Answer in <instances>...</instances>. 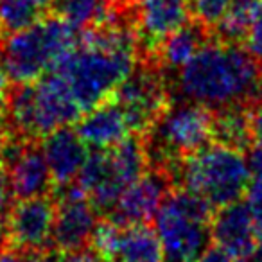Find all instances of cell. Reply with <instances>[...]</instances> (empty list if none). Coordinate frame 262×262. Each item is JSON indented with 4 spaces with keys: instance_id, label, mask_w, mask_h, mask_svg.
Returning <instances> with one entry per match:
<instances>
[{
    "instance_id": "obj_1",
    "label": "cell",
    "mask_w": 262,
    "mask_h": 262,
    "mask_svg": "<svg viewBox=\"0 0 262 262\" xmlns=\"http://www.w3.org/2000/svg\"><path fill=\"white\" fill-rule=\"evenodd\" d=\"M171 86L182 101L200 102L212 110L253 106L262 99V65L241 45L212 38L176 74Z\"/></svg>"
},
{
    "instance_id": "obj_2",
    "label": "cell",
    "mask_w": 262,
    "mask_h": 262,
    "mask_svg": "<svg viewBox=\"0 0 262 262\" xmlns=\"http://www.w3.org/2000/svg\"><path fill=\"white\" fill-rule=\"evenodd\" d=\"M83 110L74 99L67 81L56 70L31 83H13L2 122L6 135L22 140H41L76 122Z\"/></svg>"
},
{
    "instance_id": "obj_3",
    "label": "cell",
    "mask_w": 262,
    "mask_h": 262,
    "mask_svg": "<svg viewBox=\"0 0 262 262\" xmlns=\"http://www.w3.org/2000/svg\"><path fill=\"white\" fill-rule=\"evenodd\" d=\"M79 31L51 15L0 41V61L13 83H31L47 74L76 47Z\"/></svg>"
},
{
    "instance_id": "obj_4",
    "label": "cell",
    "mask_w": 262,
    "mask_h": 262,
    "mask_svg": "<svg viewBox=\"0 0 262 262\" xmlns=\"http://www.w3.org/2000/svg\"><path fill=\"white\" fill-rule=\"evenodd\" d=\"M214 110L200 102H174L142 135L151 167L165 169L174 178L185 158L212 144ZM176 183V182H174Z\"/></svg>"
},
{
    "instance_id": "obj_5",
    "label": "cell",
    "mask_w": 262,
    "mask_h": 262,
    "mask_svg": "<svg viewBox=\"0 0 262 262\" xmlns=\"http://www.w3.org/2000/svg\"><path fill=\"white\" fill-rule=\"evenodd\" d=\"M214 207L200 194L172 187L155 215L165 262H196L212 243Z\"/></svg>"
},
{
    "instance_id": "obj_6",
    "label": "cell",
    "mask_w": 262,
    "mask_h": 262,
    "mask_svg": "<svg viewBox=\"0 0 262 262\" xmlns=\"http://www.w3.org/2000/svg\"><path fill=\"white\" fill-rule=\"evenodd\" d=\"M174 182L176 187H185L214 208H221L246 194L251 167L243 151L212 142L178 165Z\"/></svg>"
},
{
    "instance_id": "obj_7",
    "label": "cell",
    "mask_w": 262,
    "mask_h": 262,
    "mask_svg": "<svg viewBox=\"0 0 262 262\" xmlns=\"http://www.w3.org/2000/svg\"><path fill=\"white\" fill-rule=\"evenodd\" d=\"M110 97L122 108L131 133L137 135H144L174 101L171 81L142 61H137L135 69Z\"/></svg>"
},
{
    "instance_id": "obj_8",
    "label": "cell",
    "mask_w": 262,
    "mask_h": 262,
    "mask_svg": "<svg viewBox=\"0 0 262 262\" xmlns=\"http://www.w3.org/2000/svg\"><path fill=\"white\" fill-rule=\"evenodd\" d=\"M0 158L9 169L13 196L16 200L52 194L54 182L41 149V140H22L6 135Z\"/></svg>"
},
{
    "instance_id": "obj_9",
    "label": "cell",
    "mask_w": 262,
    "mask_h": 262,
    "mask_svg": "<svg viewBox=\"0 0 262 262\" xmlns=\"http://www.w3.org/2000/svg\"><path fill=\"white\" fill-rule=\"evenodd\" d=\"M56 219V198L52 194L18 200L6 217L9 244L16 251H38L52 248Z\"/></svg>"
},
{
    "instance_id": "obj_10",
    "label": "cell",
    "mask_w": 262,
    "mask_h": 262,
    "mask_svg": "<svg viewBox=\"0 0 262 262\" xmlns=\"http://www.w3.org/2000/svg\"><path fill=\"white\" fill-rule=\"evenodd\" d=\"M97 221V210L76 182L61 187V194L56 198L52 248L67 253L90 244Z\"/></svg>"
},
{
    "instance_id": "obj_11",
    "label": "cell",
    "mask_w": 262,
    "mask_h": 262,
    "mask_svg": "<svg viewBox=\"0 0 262 262\" xmlns=\"http://www.w3.org/2000/svg\"><path fill=\"white\" fill-rule=\"evenodd\" d=\"M172 187L176 183L171 172L149 165L139 180L124 189L108 217L120 226L149 225Z\"/></svg>"
},
{
    "instance_id": "obj_12",
    "label": "cell",
    "mask_w": 262,
    "mask_h": 262,
    "mask_svg": "<svg viewBox=\"0 0 262 262\" xmlns=\"http://www.w3.org/2000/svg\"><path fill=\"white\" fill-rule=\"evenodd\" d=\"M192 18V0H137L133 20L139 38V58L149 54L167 34Z\"/></svg>"
},
{
    "instance_id": "obj_13",
    "label": "cell",
    "mask_w": 262,
    "mask_h": 262,
    "mask_svg": "<svg viewBox=\"0 0 262 262\" xmlns=\"http://www.w3.org/2000/svg\"><path fill=\"white\" fill-rule=\"evenodd\" d=\"M212 243L223 248L237 262H246L258 246L257 223L248 201H235L221 207L212 215Z\"/></svg>"
},
{
    "instance_id": "obj_14",
    "label": "cell",
    "mask_w": 262,
    "mask_h": 262,
    "mask_svg": "<svg viewBox=\"0 0 262 262\" xmlns=\"http://www.w3.org/2000/svg\"><path fill=\"white\" fill-rule=\"evenodd\" d=\"M210 40V29L207 26H203L200 20L192 18L185 26L176 29L174 33L167 34L149 54L142 56L137 61L147 63V65L160 70L172 84V77Z\"/></svg>"
},
{
    "instance_id": "obj_15",
    "label": "cell",
    "mask_w": 262,
    "mask_h": 262,
    "mask_svg": "<svg viewBox=\"0 0 262 262\" xmlns=\"http://www.w3.org/2000/svg\"><path fill=\"white\" fill-rule=\"evenodd\" d=\"M41 149H43L52 182L59 189L76 182L88 157L86 144L81 140L77 131L69 126L59 127L41 139Z\"/></svg>"
},
{
    "instance_id": "obj_16",
    "label": "cell",
    "mask_w": 262,
    "mask_h": 262,
    "mask_svg": "<svg viewBox=\"0 0 262 262\" xmlns=\"http://www.w3.org/2000/svg\"><path fill=\"white\" fill-rule=\"evenodd\" d=\"M76 122L77 135L94 149H110L131 133L122 108L112 97L84 112Z\"/></svg>"
},
{
    "instance_id": "obj_17",
    "label": "cell",
    "mask_w": 262,
    "mask_h": 262,
    "mask_svg": "<svg viewBox=\"0 0 262 262\" xmlns=\"http://www.w3.org/2000/svg\"><path fill=\"white\" fill-rule=\"evenodd\" d=\"M251 108L248 104H233L214 110L212 142L237 151H250L253 147V124Z\"/></svg>"
},
{
    "instance_id": "obj_18",
    "label": "cell",
    "mask_w": 262,
    "mask_h": 262,
    "mask_svg": "<svg viewBox=\"0 0 262 262\" xmlns=\"http://www.w3.org/2000/svg\"><path fill=\"white\" fill-rule=\"evenodd\" d=\"M115 262H165L157 230L149 225L124 226Z\"/></svg>"
},
{
    "instance_id": "obj_19",
    "label": "cell",
    "mask_w": 262,
    "mask_h": 262,
    "mask_svg": "<svg viewBox=\"0 0 262 262\" xmlns=\"http://www.w3.org/2000/svg\"><path fill=\"white\" fill-rule=\"evenodd\" d=\"M113 0H52V11L77 31L97 24L108 13Z\"/></svg>"
},
{
    "instance_id": "obj_20",
    "label": "cell",
    "mask_w": 262,
    "mask_h": 262,
    "mask_svg": "<svg viewBox=\"0 0 262 262\" xmlns=\"http://www.w3.org/2000/svg\"><path fill=\"white\" fill-rule=\"evenodd\" d=\"M122 232H124V226H120L112 217L104 215L95 225L94 233L90 237V246L95 248L102 255L104 260L115 262L117 251H119L120 246V239H122Z\"/></svg>"
},
{
    "instance_id": "obj_21",
    "label": "cell",
    "mask_w": 262,
    "mask_h": 262,
    "mask_svg": "<svg viewBox=\"0 0 262 262\" xmlns=\"http://www.w3.org/2000/svg\"><path fill=\"white\" fill-rule=\"evenodd\" d=\"M232 0H192V15L208 29L215 26L230 9Z\"/></svg>"
},
{
    "instance_id": "obj_22",
    "label": "cell",
    "mask_w": 262,
    "mask_h": 262,
    "mask_svg": "<svg viewBox=\"0 0 262 262\" xmlns=\"http://www.w3.org/2000/svg\"><path fill=\"white\" fill-rule=\"evenodd\" d=\"M246 51L262 65V0L253 8L250 16V26L244 38Z\"/></svg>"
},
{
    "instance_id": "obj_23",
    "label": "cell",
    "mask_w": 262,
    "mask_h": 262,
    "mask_svg": "<svg viewBox=\"0 0 262 262\" xmlns=\"http://www.w3.org/2000/svg\"><path fill=\"white\" fill-rule=\"evenodd\" d=\"M251 124H253V147L248 153L251 172L262 171V99L251 108Z\"/></svg>"
},
{
    "instance_id": "obj_24",
    "label": "cell",
    "mask_w": 262,
    "mask_h": 262,
    "mask_svg": "<svg viewBox=\"0 0 262 262\" xmlns=\"http://www.w3.org/2000/svg\"><path fill=\"white\" fill-rule=\"evenodd\" d=\"M248 205L251 208V214L255 217V223L262 225V171L253 172V180L248 185Z\"/></svg>"
},
{
    "instance_id": "obj_25",
    "label": "cell",
    "mask_w": 262,
    "mask_h": 262,
    "mask_svg": "<svg viewBox=\"0 0 262 262\" xmlns=\"http://www.w3.org/2000/svg\"><path fill=\"white\" fill-rule=\"evenodd\" d=\"M11 180H9V169L6 162L0 158V221H6L8 212L11 208Z\"/></svg>"
},
{
    "instance_id": "obj_26",
    "label": "cell",
    "mask_w": 262,
    "mask_h": 262,
    "mask_svg": "<svg viewBox=\"0 0 262 262\" xmlns=\"http://www.w3.org/2000/svg\"><path fill=\"white\" fill-rule=\"evenodd\" d=\"M59 262H108V260H104L102 255L99 253L95 248L86 244V246H81V248H77V250L61 253Z\"/></svg>"
},
{
    "instance_id": "obj_27",
    "label": "cell",
    "mask_w": 262,
    "mask_h": 262,
    "mask_svg": "<svg viewBox=\"0 0 262 262\" xmlns=\"http://www.w3.org/2000/svg\"><path fill=\"white\" fill-rule=\"evenodd\" d=\"M59 253L54 248H47V250H38V251H20L18 260L16 262H59Z\"/></svg>"
},
{
    "instance_id": "obj_28",
    "label": "cell",
    "mask_w": 262,
    "mask_h": 262,
    "mask_svg": "<svg viewBox=\"0 0 262 262\" xmlns=\"http://www.w3.org/2000/svg\"><path fill=\"white\" fill-rule=\"evenodd\" d=\"M196 262H237L219 246H208L203 253L198 257Z\"/></svg>"
},
{
    "instance_id": "obj_29",
    "label": "cell",
    "mask_w": 262,
    "mask_h": 262,
    "mask_svg": "<svg viewBox=\"0 0 262 262\" xmlns=\"http://www.w3.org/2000/svg\"><path fill=\"white\" fill-rule=\"evenodd\" d=\"M9 90H11V84H9V76H8V72H6L2 61H0V117H2V113H4Z\"/></svg>"
},
{
    "instance_id": "obj_30",
    "label": "cell",
    "mask_w": 262,
    "mask_h": 262,
    "mask_svg": "<svg viewBox=\"0 0 262 262\" xmlns=\"http://www.w3.org/2000/svg\"><path fill=\"white\" fill-rule=\"evenodd\" d=\"M258 2H260V0H232L230 9L244 13V15H251V11H253V8L258 4Z\"/></svg>"
},
{
    "instance_id": "obj_31",
    "label": "cell",
    "mask_w": 262,
    "mask_h": 262,
    "mask_svg": "<svg viewBox=\"0 0 262 262\" xmlns=\"http://www.w3.org/2000/svg\"><path fill=\"white\" fill-rule=\"evenodd\" d=\"M4 140H6V127H4V122H2V117H0V149H2Z\"/></svg>"
},
{
    "instance_id": "obj_32",
    "label": "cell",
    "mask_w": 262,
    "mask_h": 262,
    "mask_svg": "<svg viewBox=\"0 0 262 262\" xmlns=\"http://www.w3.org/2000/svg\"><path fill=\"white\" fill-rule=\"evenodd\" d=\"M246 262H262V257H258V255H253V257H251L250 260H246Z\"/></svg>"
},
{
    "instance_id": "obj_33",
    "label": "cell",
    "mask_w": 262,
    "mask_h": 262,
    "mask_svg": "<svg viewBox=\"0 0 262 262\" xmlns=\"http://www.w3.org/2000/svg\"><path fill=\"white\" fill-rule=\"evenodd\" d=\"M119 2H122V4H127V6H131V4H135L137 0H119Z\"/></svg>"
}]
</instances>
